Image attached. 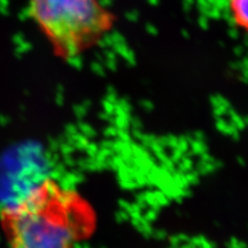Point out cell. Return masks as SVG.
<instances>
[{
	"label": "cell",
	"instance_id": "2",
	"mask_svg": "<svg viewBox=\"0 0 248 248\" xmlns=\"http://www.w3.org/2000/svg\"><path fill=\"white\" fill-rule=\"evenodd\" d=\"M28 12L61 59L94 48L115 25V15L98 0H29Z\"/></svg>",
	"mask_w": 248,
	"mask_h": 248
},
{
	"label": "cell",
	"instance_id": "1",
	"mask_svg": "<svg viewBox=\"0 0 248 248\" xmlns=\"http://www.w3.org/2000/svg\"><path fill=\"white\" fill-rule=\"evenodd\" d=\"M6 248H77L90 237L95 217L76 190L46 178L0 211Z\"/></svg>",
	"mask_w": 248,
	"mask_h": 248
},
{
	"label": "cell",
	"instance_id": "3",
	"mask_svg": "<svg viewBox=\"0 0 248 248\" xmlns=\"http://www.w3.org/2000/svg\"><path fill=\"white\" fill-rule=\"evenodd\" d=\"M230 10L236 24L248 31V0H230Z\"/></svg>",
	"mask_w": 248,
	"mask_h": 248
}]
</instances>
